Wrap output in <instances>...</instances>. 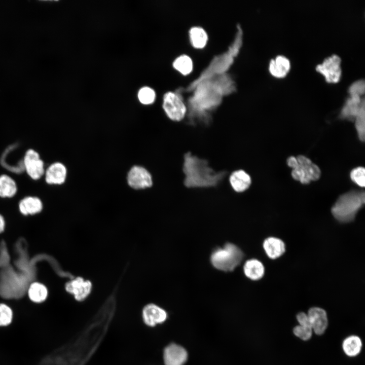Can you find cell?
<instances>
[{
  "label": "cell",
  "instance_id": "6da1fadb",
  "mask_svg": "<svg viewBox=\"0 0 365 365\" xmlns=\"http://www.w3.org/2000/svg\"><path fill=\"white\" fill-rule=\"evenodd\" d=\"M183 171L185 175L184 184L188 188L215 187L227 174L224 171H215L206 160L193 156L190 152L184 156Z\"/></svg>",
  "mask_w": 365,
  "mask_h": 365
},
{
  "label": "cell",
  "instance_id": "83f0119b",
  "mask_svg": "<svg viewBox=\"0 0 365 365\" xmlns=\"http://www.w3.org/2000/svg\"><path fill=\"white\" fill-rule=\"evenodd\" d=\"M364 168L363 167H358L350 172V178L351 180L361 187L365 186Z\"/></svg>",
  "mask_w": 365,
  "mask_h": 365
},
{
  "label": "cell",
  "instance_id": "7402d4cb",
  "mask_svg": "<svg viewBox=\"0 0 365 365\" xmlns=\"http://www.w3.org/2000/svg\"><path fill=\"white\" fill-rule=\"evenodd\" d=\"M27 293L29 299L36 303L45 301L48 295L47 287L39 282L32 283L29 286Z\"/></svg>",
  "mask_w": 365,
  "mask_h": 365
},
{
  "label": "cell",
  "instance_id": "5b68a950",
  "mask_svg": "<svg viewBox=\"0 0 365 365\" xmlns=\"http://www.w3.org/2000/svg\"><path fill=\"white\" fill-rule=\"evenodd\" d=\"M22 161L24 171L31 179L38 180L44 176L45 163L36 151L33 149L26 150Z\"/></svg>",
  "mask_w": 365,
  "mask_h": 365
},
{
  "label": "cell",
  "instance_id": "ba28073f",
  "mask_svg": "<svg viewBox=\"0 0 365 365\" xmlns=\"http://www.w3.org/2000/svg\"><path fill=\"white\" fill-rule=\"evenodd\" d=\"M127 181L128 185L135 189L149 188L153 184L150 173L144 168L139 166H134L130 170Z\"/></svg>",
  "mask_w": 365,
  "mask_h": 365
},
{
  "label": "cell",
  "instance_id": "7a4b0ae2",
  "mask_svg": "<svg viewBox=\"0 0 365 365\" xmlns=\"http://www.w3.org/2000/svg\"><path fill=\"white\" fill-rule=\"evenodd\" d=\"M365 203L364 191L352 190L341 195L331 209L333 216L341 223L352 221Z\"/></svg>",
  "mask_w": 365,
  "mask_h": 365
},
{
  "label": "cell",
  "instance_id": "7c38bea8",
  "mask_svg": "<svg viewBox=\"0 0 365 365\" xmlns=\"http://www.w3.org/2000/svg\"><path fill=\"white\" fill-rule=\"evenodd\" d=\"M307 315L312 331L318 335L323 334L328 325L326 311L322 308L315 307L308 310Z\"/></svg>",
  "mask_w": 365,
  "mask_h": 365
},
{
  "label": "cell",
  "instance_id": "e0dca14e",
  "mask_svg": "<svg viewBox=\"0 0 365 365\" xmlns=\"http://www.w3.org/2000/svg\"><path fill=\"white\" fill-rule=\"evenodd\" d=\"M245 275L252 280H258L262 278L265 273V268L263 263L255 259L246 261L243 266Z\"/></svg>",
  "mask_w": 365,
  "mask_h": 365
},
{
  "label": "cell",
  "instance_id": "4fadbf2b",
  "mask_svg": "<svg viewBox=\"0 0 365 365\" xmlns=\"http://www.w3.org/2000/svg\"><path fill=\"white\" fill-rule=\"evenodd\" d=\"M364 100V97L358 95H350L341 110L340 118L354 121Z\"/></svg>",
  "mask_w": 365,
  "mask_h": 365
},
{
  "label": "cell",
  "instance_id": "484cf974",
  "mask_svg": "<svg viewBox=\"0 0 365 365\" xmlns=\"http://www.w3.org/2000/svg\"><path fill=\"white\" fill-rule=\"evenodd\" d=\"M138 98L139 101L143 104H151L155 100L156 93L152 88L149 87H143L138 91Z\"/></svg>",
  "mask_w": 365,
  "mask_h": 365
},
{
  "label": "cell",
  "instance_id": "d4e9b609",
  "mask_svg": "<svg viewBox=\"0 0 365 365\" xmlns=\"http://www.w3.org/2000/svg\"><path fill=\"white\" fill-rule=\"evenodd\" d=\"M365 101H362L359 110L355 118V127L358 137L360 141L365 139Z\"/></svg>",
  "mask_w": 365,
  "mask_h": 365
},
{
  "label": "cell",
  "instance_id": "ffe728a7",
  "mask_svg": "<svg viewBox=\"0 0 365 365\" xmlns=\"http://www.w3.org/2000/svg\"><path fill=\"white\" fill-rule=\"evenodd\" d=\"M298 163L307 177L311 180H316L320 176L319 168L309 158L303 155L297 157Z\"/></svg>",
  "mask_w": 365,
  "mask_h": 365
},
{
  "label": "cell",
  "instance_id": "d6986e66",
  "mask_svg": "<svg viewBox=\"0 0 365 365\" xmlns=\"http://www.w3.org/2000/svg\"><path fill=\"white\" fill-rule=\"evenodd\" d=\"M17 191L18 186L13 178L6 174L0 175L1 198H12L16 195Z\"/></svg>",
  "mask_w": 365,
  "mask_h": 365
},
{
  "label": "cell",
  "instance_id": "603a6c76",
  "mask_svg": "<svg viewBox=\"0 0 365 365\" xmlns=\"http://www.w3.org/2000/svg\"><path fill=\"white\" fill-rule=\"evenodd\" d=\"M362 342L359 337L351 336L346 338L342 344V348L345 353L351 357L355 356L361 351Z\"/></svg>",
  "mask_w": 365,
  "mask_h": 365
},
{
  "label": "cell",
  "instance_id": "9a60e30c",
  "mask_svg": "<svg viewBox=\"0 0 365 365\" xmlns=\"http://www.w3.org/2000/svg\"><path fill=\"white\" fill-rule=\"evenodd\" d=\"M232 189L236 192L241 193L247 190L251 183L250 175L243 170L233 172L229 177Z\"/></svg>",
  "mask_w": 365,
  "mask_h": 365
},
{
  "label": "cell",
  "instance_id": "8992f818",
  "mask_svg": "<svg viewBox=\"0 0 365 365\" xmlns=\"http://www.w3.org/2000/svg\"><path fill=\"white\" fill-rule=\"evenodd\" d=\"M340 63V57L337 54H333L324 59L322 63L318 64L316 69L323 75L327 82L336 83L341 75Z\"/></svg>",
  "mask_w": 365,
  "mask_h": 365
},
{
  "label": "cell",
  "instance_id": "1f68e13d",
  "mask_svg": "<svg viewBox=\"0 0 365 365\" xmlns=\"http://www.w3.org/2000/svg\"><path fill=\"white\" fill-rule=\"evenodd\" d=\"M287 164L288 166L292 169L296 167L298 164V162L297 158L294 156L289 157L287 160Z\"/></svg>",
  "mask_w": 365,
  "mask_h": 365
},
{
  "label": "cell",
  "instance_id": "2e32d148",
  "mask_svg": "<svg viewBox=\"0 0 365 365\" xmlns=\"http://www.w3.org/2000/svg\"><path fill=\"white\" fill-rule=\"evenodd\" d=\"M263 245L266 254L271 259H275L280 257L285 250L284 242L280 239L274 237L266 238Z\"/></svg>",
  "mask_w": 365,
  "mask_h": 365
},
{
  "label": "cell",
  "instance_id": "cb8c5ba5",
  "mask_svg": "<svg viewBox=\"0 0 365 365\" xmlns=\"http://www.w3.org/2000/svg\"><path fill=\"white\" fill-rule=\"evenodd\" d=\"M172 66L181 74L185 76L189 74L192 71L193 62L189 56L182 54L173 60Z\"/></svg>",
  "mask_w": 365,
  "mask_h": 365
},
{
  "label": "cell",
  "instance_id": "277c9868",
  "mask_svg": "<svg viewBox=\"0 0 365 365\" xmlns=\"http://www.w3.org/2000/svg\"><path fill=\"white\" fill-rule=\"evenodd\" d=\"M162 107L167 117L173 121H180L186 116V103L181 96L174 92L167 91L163 95Z\"/></svg>",
  "mask_w": 365,
  "mask_h": 365
},
{
  "label": "cell",
  "instance_id": "f1b7e54d",
  "mask_svg": "<svg viewBox=\"0 0 365 365\" xmlns=\"http://www.w3.org/2000/svg\"><path fill=\"white\" fill-rule=\"evenodd\" d=\"M312 329L310 327L297 325L293 329L295 335L304 341L308 340L312 335Z\"/></svg>",
  "mask_w": 365,
  "mask_h": 365
},
{
  "label": "cell",
  "instance_id": "d6a6232c",
  "mask_svg": "<svg viewBox=\"0 0 365 365\" xmlns=\"http://www.w3.org/2000/svg\"><path fill=\"white\" fill-rule=\"evenodd\" d=\"M5 228V221L1 214H0V233L4 231Z\"/></svg>",
  "mask_w": 365,
  "mask_h": 365
},
{
  "label": "cell",
  "instance_id": "5bb4252c",
  "mask_svg": "<svg viewBox=\"0 0 365 365\" xmlns=\"http://www.w3.org/2000/svg\"><path fill=\"white\" fill-rule=\"evenodd\" d=\"M18 208L20 213L24 215H34L42 211L43 204L40 198L27 196L19 201Z\"/></svg>",
  "mask_w": 365,
  "mask_h": 365
},
{
  "label": "cell",
  "instance_id": "44dd1931",
  "mask_svg": "<svg viewBox=\"0 0 365 365\" xmlns=\"http://www.w3.org/2000/svg\"><path fill=\"white\" fill-rule=\"evenodd\" d=\"M190 41L192 46L196 49H202L205 47L208 40V35L205 30L200 26H193L189 30Z\"/></svg>",
  "mask_w": 365,
  "mask_h": 365
},
{
  "label": "cell",
  "instance_id": "f546056e",
  "mask_svg": "<svg viewBox=\"0 0 365 365\" xmlns=\"http://www.w3.org/2000/svg\"><path fill=\"white\" fill-rule=\"evenodd\" d=\"M365 83L363 79H359L353 82L349 87L348 92L350 95L361 96L364 92Z\"/></svg>",
  "mask_w": 365,
  "mask_h": 365
},
{
  "label": "cell",
  "instance_id": "3957f363",
  "mask_svg": "<svg viewBox=\"0 0 365 365\" xmlns=\"http://www.w3.org/2000/svg\"><path fill=\"white\" fill-rule=\"evenodd\" d=\"M244 257L242 251L236 245L228 243L222 248L215 249L211 254L210 261L216 269L232 271L241 262Z\"/></svg>",
  "mask_w": 365,
  "mask_h": 365
},
{
  "label": "cell",
  "instance_id": "8fae6325",
  "mask_svg": "<svg viewBox=\"0 0 365 365\" xmlns=\"http://www.w3.org/2000/svg\"><path fill=\"white\" fill-rule=\"evenodd\" d=\"M67 169L61 162L51 164L45 169L44 178L46 182L50 185H60L65 182Z\"/></svg>",
  "mask_w": 365,
  "mask_h": 365
},
{
  "label": "cell",
  "instance_id": "30bf717a",
  "mask_svg": "<svg viewBox=\"0 0 365 365\" xmlns=\"http://www.w3.org/2000/svg\"><path fill=\"white\" fill-rule=\"evenodd\" d=\"M165 365H184L188 358V353L182 346L171 343L164 349L163 354Z\"/></svg>",
  "mask_w": 365,
  "mask_h": 365
},
{
  "label": "cell",
  "instance_id": "4dcf8cb0",
  "mask_svg": "<svg viewBox=\"0 0 365 365\" xmlns=\"http://www.w3.org/2000/svg\"><path fill=\"white\" fill-rule=\"evenodd\" d=\"M297 319L300 325L310 327L311 328L310 322L307 314H306L304 312L299 313L297 315Z\"/></svg>",
  "mask_w": 365,
  "mask_h": 365
},
{
  "label": "cell",
  "instance_id": "4316f807",
  "mask_svg": "<svg viewBox=\"0 0 365 365\" xmlns=\"http://www.w3.org/2000/svg\"><path fill=\"white\" fill-rule=\"evenodd\" d=\"M12 318L13 312L11 308L5 304H0V326L10 324Z\"/></svg>",
  "mask_w": 365,
  "mask_h": 365
},
{
  "label": "cell",
  "instance_id": "52a82bcc",
  "mask_svg": "<svg viewBox=\"0 0 365 365\" xmlns=\"http://www.w3.org/2000/svg\"><path fill=\"white\" fill-rule=\"evenodd\" d=\"M65 290L74 296L79 302L85 300L90 294L92 289V283L89 280L82 277H74L65 284Z\"/></svg>",
  "mask_w": 365,
  "mask_h": 365
},
{
  "label": "cell",
  "instance_id": "ac0fdd59",
  "mask_svg": "<svg viewBox=\"0 0 365 365\" xmlns=\"http://www.w3.org/2000/svg\"><path fill=\"white\" fill-rule=\"evenodd\" d=\"M289 68V60L283 55L277 56L275 59H272L269 63V71L276 77L280 78L285 76Z\"/></svg>",
  "mask_w": 365,
  "mask_h": 365
},
{
  "label": "cell",
  "instance_id": "9c48e42d",
  "mask_svg": "<svg viewBox=\"0 0 365 365\" xmlns=\"http://www.w3.org/2000/svg\"><path fill=\"white\" fill-rule=\"evenodd\" d=\"M142 319L144 323L149 327H154L163 323L167 318L166 311L157 305L150 303L145 305L141 312Z\"/></svg>",
  "mask_w": 365,
  "mask_h": 365
}]
</instances>
